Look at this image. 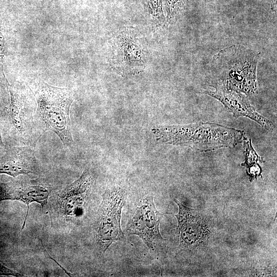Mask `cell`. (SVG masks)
<instances>
[{
  "label": "cell",
  "instance_id": "cell-18",
  "mask_svg": "<svg viewBox=\"0 0 277 277\" xmlns=\"http://www.w3.org/2000/svg\"><path fill=\"white\" fill-rule=\"evenodd\" d=\"M5 52V38L0 31V63H1L4 57Z\"/></svg>",
  "mask_w": 277,
  "mask_h": 277
},
{
  "label": "cell",
  "instance_id": "cell-20",
  "mask_svg": "<svg viewBox=\"0 0 277 277\" xmlns=\"http://www.w3.org/2000/svg\"><path fill=\"white\" fill-rule=\"evenodd\" d=\"M1 23H2V20H1V18L0 17V27H1Z\"/></svg>",
  "mask_w": 277,
  "mask_h": 277
},
{
  "label": "cell",
  "instance_id": "cell-14",
  "mask_svg": "<svg viewBox=\"0 0 277 277\" xmlns=\"http://www.w3.org/2000/svg\"><path fill=\"white\" fill-rule=\"evenodd\" d=\"M10 86L5 75L3 65L0 63V113L5 110L9 102Z\"/></svg>",
  "mask_w": 277,
  "mask_h": 277
},
{
  "label": "cell",
  "instance_id": "cell-11",
  "mask_svg": "<svg viewBox=\"0 0 277 277\" xmlns=\"http://www.w3.org/2000/svg\"><path fill=\"white\" fill-rule=\"evenodd\" d=\"M92 182L88 170L67 186L58 196L57 204L60 212L66 217L76 216L81 213Z\"/></svg>",
  "mask_w": 277,
  "mask_h": 277
},
{
  "label": "cell",
  "instance_id": "cell-15",
  "mask_svg": "<svg viewBox=\"0 0 277 277\" xmlns=\"http://www.w3.org/2000/svg\"><path fill=\"white\" fill-rule=\"evenodd\" d=\"M150 12L157 18L160 22L164 21L162 10V0H146Z\"/></svg>",
  "mask_w": 277,
  "mask_h": 277
},
{
  "label": "cell",
  "instance_id": "cell-9",
  "mask_svg": "<svg viewBox=\"0 0 277 277\" xmlns=\"http://www.w3.org/2000/svg\"><path fill=\"white\" fill-rule=\"evenodd\" d=\"M38 171V164L32 147L5 146L0 149V174L16 177L36 174Z\"/></svg>",
  "mask_w": 277,
  "mask_h": 277
},
{
  "label": "cell",
  "instance_id": "cell-8",
  "mask_svg": "<svg viewBox=\"0 0 277 277\" xmlns=\"http://www.w3.org/2000/svg\"><path fill=\"white\" fill-rule=\"evenodd\" d=\"M205 93L220 101L235 117H248L267 130H272L275 128L272 122L255 111L242 93L217 85L214 91H205Z\"/></svg>",
  "mask_w": 277,
  "mask_h": 277
},
{
  "label": "cell",
  "instance_id": "cell-16",
  "mask_svg": "<svg viewBox=\"0 0 277 277\" xmlns=\"http://www.w3.org/2000/svg\"><path fill=\"white\" fill-rule=\"evenodd\" d=\"M184 0H166V7L168 16L169 17H172L173 12L177 6L181 4Z\"/></svg>",
  "mask_w": 277,
  "mask_h": 277
},
{
  "label": "cell",
  "instance_id": "cell-17",
  "mask_svg": "<svg viewBox=\"0 0 277 277\" xmlns=\"http://www.w3.org/2000/svg\"><path fill=\"white\" fill-rule=\"evenodd\" d=\"M0 275H12L14 276H22L23 275L21 273L10 269L4 266L0 262Z\"/></svg>",
  "mask_w": 277,
  "mask_h": 277
},
{
  "label": "cell",
  "instance_id": "cell-6",
  "mask_svg": "<svg viewBox=\"0 0 277 277\" xmlns=\"http://www.w3.org/2000/svg\"><path fill=\"white\" fill-rule=\"evenodd\" d=\"M110 62L112 67L122 76L142 72L145 67L146 57L143 46L134 32L125 30L113 40Z\"/></svg>",
  "mask_w": 277,
  "mask_h": 277
},
{
  "label": "cell",
  "instance_id": "cell-3",
  "mask_svg": "<svg viewBox=\"0 0 277 277\" xmlns=\"http://www.w3.org/2000/svg\"><path fill=\"white\" fill-rule=\"evenodd\" d=\"M9 102L3 114L13 144L34 147L42 131L37 120V104L31 91L25 86H10Z\"/></svg>",
  "mask_w": 277,
  "mask_h": 277
},
{
  "label": "cell",
  "instance_id": "cell-10",
  "mask_svg": "<svg viewBox=\"0 0 277 277\" xmlns=\"http://www.w3.org/2000/svg\"><path fill=\"white\" fill-rule=\"evenodd\" d=\"M179 211L175 214L178 224L176 229L181 245L189 248L196 247L204 240L208 231L201 214L194 209L185 206L174 199Z\"/></svg>",
  "mask_w": 277,
  "mask_h": 277
},
{
  "label": "cell",
  "instance_id": "cell-13",
  "mask_svg": "<svg viewBox=\"0 0 277 277\" xmlns=\"http://www.w3.org/2000/svg\"><path fill=\"white\" fill-rule=\"evenodd\" d=\"M243 142L245 161L241 165L248 168V172L251 179L256 178L257 176L261 175L262 173L261 168L258 163L264 162V159L256 153L252 146L251 140L248 138L246 135Z\"/></svg>",
  "mask_w": 277,
  "mask_h": 277
},
{
  "label": "cell",
  "instance_id": "cell-19",
  "mask_svg": "<svg viewBox=\"0 0 277 277\" xmlns=\"http://www.w3.org/2000/svg\"><path fill=\"white\" fill-rule=\"evenodd\" d=\"M5 145L3 141V137L2 135V130L0 127V149L5 147Z\"/></svg>",
  "mask_w": 277,
  "mask_h": 277
},
{
  "label": "cell",
  "instance_id": "cell-2",
  "mask_svg": "<svg viewBox=\"0 0 277 277\" xmlns=\"http://www.w3.org/2000/svg\"><path fill=\"white\" fill-rule=\"evenodd\" d=\"M260 53L242 45H232L214 55L212 68L220 80L218 85L251 95L257 91L256 67Z\"/></svg>",
  "mask_w": 277,
  "mask_h": 277
},
{
  "label": "cell",
  "instance_id": "cell-12",
  "mask_svg": "<svg viewBox=\"0 0 277 277\" xmlns=\"http://www.w3.org/2000/svg\"><path fill=\"white\" fill-rule=\"evenodd\" d=\"M49 196V191L46 187L39 185H30L18 182H0V202L4 200H15L25 203L27 206L23 230L28 214L29 205L34 202L40 204L43 209Z\"/></svg>",
  "mask_w": 277,
  "mask_h": 277
},
{
  "label": "cell",
  "instance_id": "cell-5",
  "mask_svg": "<svg viewBox=\"0 0 277 277\" xmlns=\"http://www.w3.org/2000/svg\"><path fill=\"white\" fill-rule=\"evenodd\" d=\"M126 194L125 189L117 186L106 189L102 195L98 212L96 239L104 252L112 243L125 238L121 219Z\"/></svg>",
  "mask_w": 277,
  "mask_h": 277
},
{
  "label": "cell",
  "instance_id": "cell-7",
  "mask_svg": "<svg viewBox=\"0 0 277 277\" xmlns=\"http://www.w3.org/2000/svg\"><path fill=\"white\" fill-rule=\"evenodd\" d=\"M162 214L156 208L152 196H146L131 214L127 225L130 234L138 236L148 247L154 250L164 241L160 232Z\"/></svg>",
  "mask_w": 277,
  "mask_h": 277
},
{
  "label": "cell",
  "instance_id": "cell-4",
  "mask_svg": "<svg viewBox=\"0 0 277 277\" xmlns=\"http://www.w3.org/2000/svg\"><path fill=\"white\" fill-rule=\"evenodd\" d=\"M34 96L39 118L46 129L54 132L63 145L73 143L69 111L73 97L67 89L50 86L44 82L39 84Z\"/></svg>",
  "mask_w": 277,
  "mask_h": 277
},
{
  "label": "cell",
  "instance_id": "cell-1",
  "mask_svg": "<svg viewBox=\"0 0 277 277\" xmlns=\"http://www.w3.org/2000/svg\"><path fill=\"white\" fill-rule=\"evenodd\" d=\"M157 141L200 151L234 147L243 142L244 131L211 123L159 126L152 129Z\"/></svg>",
  "mask_w": 277,
  "mask_h": 277
}]
</instances>
